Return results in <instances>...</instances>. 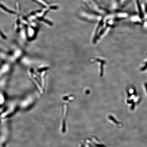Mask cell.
<instances>
[{"label":"cell","mask_w":147,"mask_h":147,"mask_svg":"<svg viewBox=\"0 0 147 147\" xmlns=\"http://www.w3.org/2000/svg\"><path fill=\"white\" fill-rule=\"evenodd\" d=\"M0 7L1 8H2V9H3L4 10H5V11L9 13L12 14H14L15 13L13 11H11V10H10L7 9V8L5 7L3 5H2V4H0Z\"/></svg>","instance_id":"cell-1"}]
</instances>
